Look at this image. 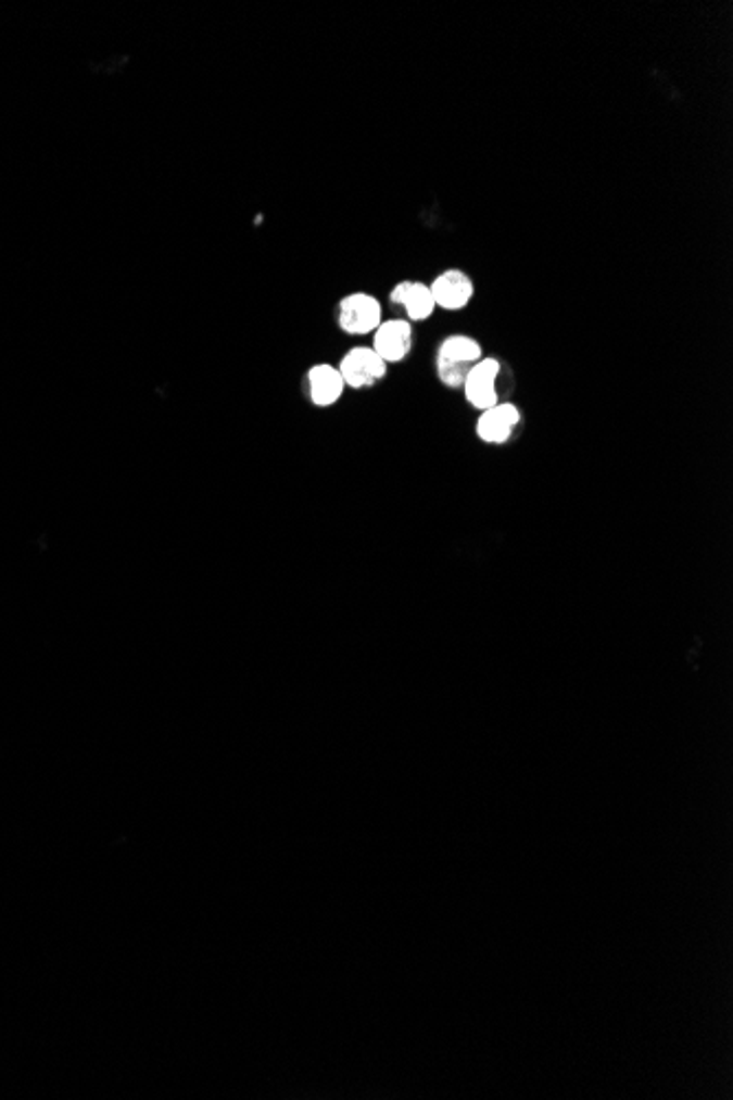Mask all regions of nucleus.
<instances>
[{"label": "nucleus", "mask_w": 733, "mask_h": 1100, "mask_svg": "<svg viewBox=\"0 0 733 1100\" xmlns=\"http://www.w3.org/2000/svg\"><path fill=\"white\" fill-rule=\"evenodd\" d=\"M483 358V350L477 339L468 334H451L442 341L438 356H435V369L438 378L448 389H462L466 382V376L470 369Z\"/></svg>", "instance_id": "1"}, {"label": "nucleus", "mask_w": 733, "mask_h": 1100, "mask_svg": "<svg viewBox=\"0 0 733 1100\" xmlns=\"http://www.w3.org/2000/svg\"><path fill=\"white\" fill-rule=\"evenodd\" d=\"M339 328L350 337H367L382 324V304L369 292H352L339 302Z\"/></svg>", "instance_id": "2"}, {"label": "nucleus", "mask_w": 733, "mask_h": 1100, "mask_svg": "<svg viewBox=\"0 0 733 1100\" xmlns=\"http://www.w3.org/2000/svg\"><path fill=\"white\" fill-rule=\"evenodd\" d=\"M337 367L343 376L345 387L367 389L387 376L389 365L374 352L371 345H356L343 356Z\"/></svg>", "instance_id": "3"}, {"label": "nucleus", "mask_w": 733, "mask_h": 1100, "mask_svg": "<svg viewBox=\"0 0 733 1100\" xmlns=\"http://www.w3.org/2000/svg\"><path fill=\"white\" fill-rule=\"evenodd\" d=\"M498 374H501V363L496 358H485V356L470 369L462 389L466 395V403L472 409L485 412L498 403V391H496Z\"/></svg>", "instance_id": "4"}, {"label": "nucleus", "mask_w": 733, "mask_h": 1100, "mask_svg": "<svg viewBox=\"0 0 733 1100\" xmlns=\"http://www.w3.org/2000/svg\"><path fill=\"white\" fill-rule=\"evenodd\" d=\"M431 292H433V299H435V306L442 308V311H464L470 299L475 296V281L470 279L468 273L459 270V268H448L444 270L442 275H438L433 279V283H429Z\"/></svg>", "instance_id": "5"}, {"label": "nucleus", "mask_w": 733, "mask_h": 1100, "mask_svg": "<svg viewBox=\"0 0 733 1100\" xmlns=\"http://www.w3.org/2000/svg\"><path fill=\"white\" fill-rule=\"evenodd\" d=\"M374 352L387 363H402L413 347V328L406 319H387L374 330Z\"/></svg>", "instance_id": "6"}, {"label": "nucleus", "mask_w": 733, "mask_h": 1100, "mask_svg": "<svg viewBox=\"0 0 733 1100\" xmlns=\"http://www.w3.org/2000/svg\"><path fill=\"white\" fill-rule=\"evenodd\" d=\"M305 382H307L309 403L314 407H319V409L334 407L339 403V400L343 397L345 389H347L345 382H343V376H341L339 367L330 365V363L312 365L307 369Z\"/></svg>", "instance_id": "7"}, {"label": "nucleus", "mask_w": 733, "mask_h": 1100, "mask_svg": "<svg viewBox=\"0 0 733 1100\" xmlns=\"http://www.w3.org/2000/svg\"><path fill=\"white\" fill-rule=\"evenodd\" d=\"M389 299H391V304L400 306L406 313V321L408 324L427 321L438 311L429 283H422V281H408L406 279V281L395 283V288L391 290Z\"/></svg>", "instance_id": "8"}, {"label": "nucleus", "mask_w": 733, "mask_h": 1100, "mask_svg": "<svg viewBox=\"0 0 733 1100\" xmlns=\"http://www.w3.org/2000/svg\"><path fill=\"white\" fill-rule=\"evenodd\" d=\"M520 422V412L511 403H496L492 409L481 412L477 420V438L490 446L507 444Z\"/></svg>", "instance_id": "9"}]
</instances>
